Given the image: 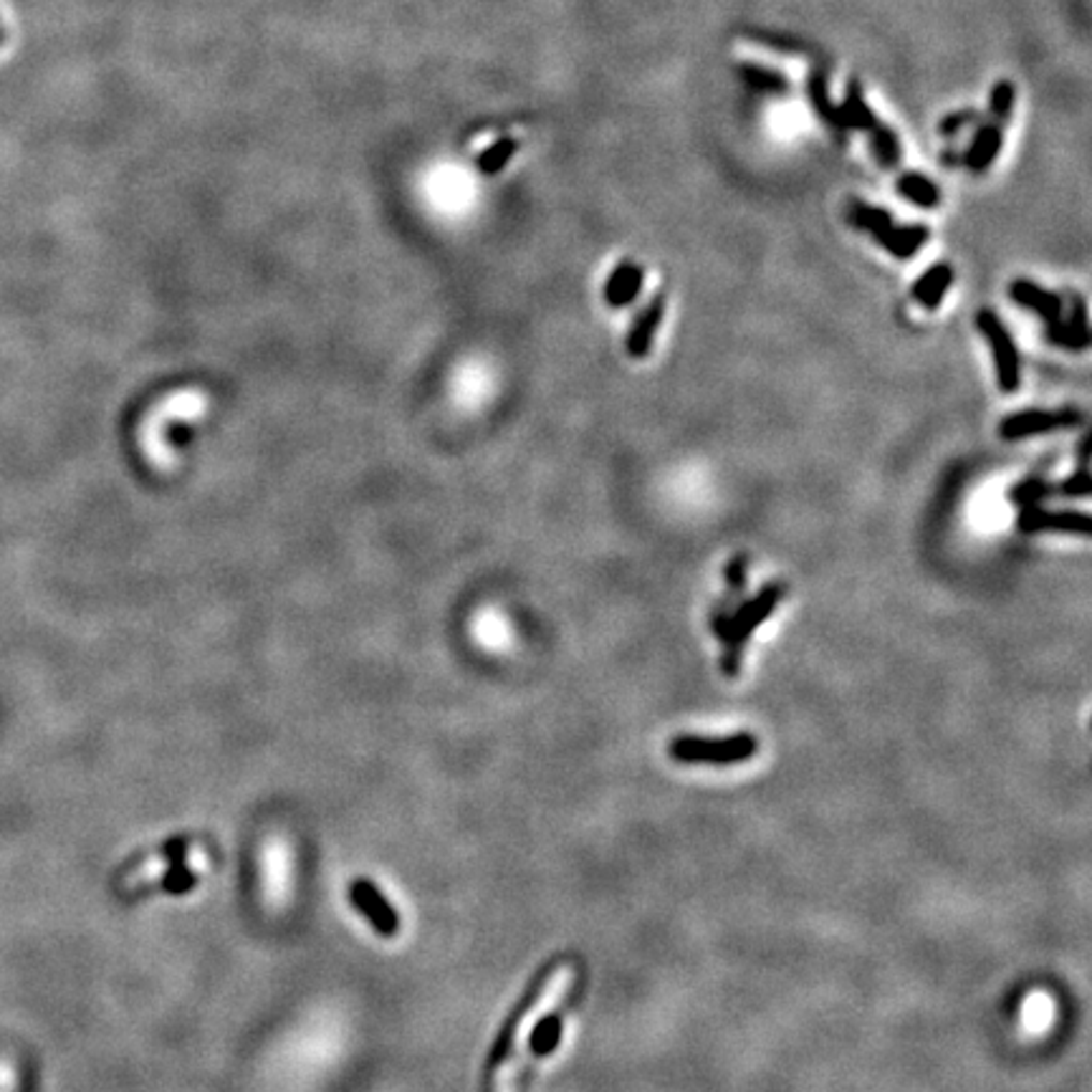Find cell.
<instances>
[{
    "instance_id": "9a60e30c",
    "label": "cell",
    "mask_w": 1092,
    "mask_h": 1092,
    "mask_svg": "<svg viewBox=\"0 0 1092 1092\" xmlns=\"http://www.w3.org/2000/svg\"><path fill=\"white\" fill-rule=\"evenodd\" d=\"M999 150H1002V122H991L982 126L967 154V167L976 175L986 173L994 165Z\"/></svg>"
},
{
    "instance_id": "8fae6325",
    "label": "cell",
    "mask_w": 1092,
    "mask_h": 1092,
    "mask_svg": "<svg viewBox=\"0 0 1092 1092\" xmlns=\"http://www.w3.org/2000/svg\"><path fill=\"white\" fill-rule=\"evenodd\" d=\"M643 281H645L643 266H638L635 260H623V264L610 273L608 284H604V301H608L612 309L630 306L640 296V291H643Z\"/></svg>"
},
{
    "instance_id": "7c38bea8",
    "label": "cell",
    "mask_w": 1092,
    "mask_h": 1092,
    "mask_svg": "<svg viewBox=\"0 0 1092 1092\" xmlns=\"http://www.w3.org/2000/svg\"><path fill=\"white\" fill-rule=\"evenodd\" d=\"M954 279H956L954 266H951L948 260H939V264H933L931 269L923 271V276L915 281L913 299L918 301L923 309H928V312H936V309L941 306L943 296H946L951 284H954Z\"/></svg>"
},
{
    "instance_id": "d4e9b609",
    "label": "cell",
    "mask_w": 1092,
    "mask_h": 1092,
    "mask_svg": "<svg viewBox=\"0 0 1092 1092\" xmlns=\"http://www.w3.org/2000/svg\"><path fill=\"white\" fill-rule=\"evenodd\" d=\"M1090 435H1082L1080 440V448H1077V461H1080V466H1090Z\"/></svg>"
},
{
    "instance_id": "6da1fadb",
    "label": "cell",
    "mask_w": 1092,
    "mask_h": 1092,
    "mask_svg": "<svg viewBox=\"0 0 1092 1092\" xmlns=\"http://www.w3.org/2000/svg\"><path fill=\"white\" fill-rule=\"evenodd\" d=\"M577 984V963L574 961H556L549 967L539 982L532 986V991L519 1004V1009L506 1021L502 1037L493 1047L491 1067H489V1090L491 1092H517L521 1073L528 1065L526 1060V1042L534 1027L539 1024L541 1017L554 1012L565 999L572 994Z\"/></svg>"
},
{
    "instance_id": "5b68a950",
    "label": "cell",
    "mask_w": 1092,
    "mask_h": 1092,
    "mask_svg": "<svg viewBox=\"0 0 1092 1092\" xmlns=\"http://www.w3.org/2000/svg\"><path fill=\"white\" fill-rule=\"evenodd\" d=\"M1084 415L1077 407H1060V410H1019L1006 415V418L999 422V435L1004 440H1024V438H1037V435L1047 433H1060V430H1073L1082 425Z\"/></svg>"
},
{
    "instance_id": "3957f363",
    "label": "cell",
    "mask_w": 1092,
    "mask_h": 1092,
    "mask_svg": "<svg viewBox=\"0 0 1092 1092\" xmlns=\"http://www.w3.org/2000/svg\"><path fill=\"white\" fill-rule=\"evenodd\" d=\"M671 757L678 764L731 766L757 757L759 742L751 734L734 736H678L671 744Z\"/></svg>"
},
{
    "instance_id": "2e32d148",
    "label": "cell",
    "mask_w": 1092,
    "mask_h": 1092,
    "mask_svg": "<svg viewBox=\"0 0 1092 1092\" xmlns=\"http://www.w3.org/2000/svg\"><path fill=\"white\" fill-rule=\"evenodd\" d=\"M898 193L906 197V200L915 203L918 208L933 210L941 206V190L933 180H928L926 175L921 173H906L898 178Z\"/></svg>"
},
{
    "instance_id": "44dd1931",
    "label": "cell",
    "mask_w": 1092,
    "mask_h": 1092,
    "mask_svg": "<svg viewBox=\"0 0 1092 1092\" xmlns=\"http://www.w3.org/2000/svg\"><path fill=\"white\" fill-rule=\"evenodd\" d=\"M1092 491V478H1090V466H1080L1073 476H1067L1065 481L1054 485L1057 496L1067 498H1088Z\"/></svg>"
},
{
    "instance_id": "8992f818",
    "label": "cell",
    "mask_w": 1092,
    "mask_h": 1092,
    "mask_svg": "<svg viewBox=\"0 0 1092 1092\" xmlns=\"http://www.w3.org/2000/svg\"><path fill=\"white\" fill-rule=\"evenodd\" d=\"M1017 526L1021 534H1073V537H1090L1092 521L1084 511H1049L1042 504L1021 506Z\"/></svg>"
},
{
    "instance_id": "277c9868",
    "label": "cell",
    "mask_w": 1092,
    "mask_h": 1092,
    "mask_svg": "<svg viewBox=\"0 0 1092 1092\" xmlns=\"http://www.w3.org/2000/svg\"><path fill=\"white\" fill-rule=\"evenodd\" d=\"M976 327L986 344H989L991 355H994L999 387H1002L1004 394H1014L1021 385V362L1017 342H1014L1006 324L999 319V314L991 312V309H982V312L976 314Z\"/></svg>"
},
{
    "instance_id": "cb8c5ba5",
    "label": "cell",
    "mask_w": 1092,
    "mask_h": 1092,
    "mask_svg": "<svg viewBox=\"0 0 1092 1092\" xmlns=\"http://www.w3.org/2000/svg\"><path fill=\"white\" fill-rule=\"evenodd\" d=\"M744 76L753 84H759V87H769V89H787L784 79H781L779 74L774 72H766V69H757V66H746L744 69Z\"/></svg>"
},
{
    "instance_id": "e0dca14e",
    "label": "cell",
    "mask_w": 1092,
    "mask_h": 1092,
    "mask_svg": "<svg viewBox=\"0 0 1092 1092\" xmlns=\"http://www.w3.org/2000/svg\"><path fill=\"white\" fill-rule=\"evenodd\" d=\"M1049 496H1054V483L1045 481V478L1039 476H1030L1024 478V481H1019L1017 485H1012L1009 493H1006V498L1014 506H1034V504H1045Z\"/></svg>"
},
{
    "instance_id": "d6986e66",
    "label": "cell",
    "mask_w": 1092,
    "mask_h": 1092,
    "mask_svg": "<svg viewBox=\"0 0 1092 1092\" xmlns=\"http://www.w3.org/2000/svg\"><path fill=\"white\" fill-rule=\"evenodd\" d=\"M872 150H876V158L885 170H896L900 162V145L896 132L887 130L883 124L872 126Z\"/></svg>"
},
{
    "instance_id": "30bf717a",
    "label": "cell",
    "mask_w": 1092,
    "mask_h": 1092,
    "mask_svg": "<svg viewBox=\"0 0 1092 1092\" xmlns=\"http://www.w3.org/2000/svg\"><path fill=\"white\" fill-rule=\"evenodd\" d=\"M665 314V299L663 296H653L650 304H647L643 312L638 314L635 324H632L630 334L625 340V349L632 359H645L653 351L655 336H658L660 324H663Z\"/></svg>"
},
{
    "instance_id": "ba28073f",
    "label": "cell",
    "mask_w": 1092,
    "mask_h": 1092,
    "mask_svg": "<svg viewBox=\"0 0 1092 1092\" xmlns=\"http://www.w3.org/2000/svg\"><path fill=\"white\" fill-rule=\"evenodd\" d=\"M1009 299L1024 309V312L1037 314L1045 329L1062 321V316H1065V299L1060 294L1049 291V288L1034 284L1032 279H1014L1009 284Z\"/></svg>"
},
{
    "instance_id": "ac0fdd59",
    "label": "cell",
    "mask_w": 1092,
    "mask_h": 1092,
    "mask_svg": "<svg viewBox=\"0 0 1092 1092\" xmlns=\"http://www.w3.org/2000/svg\"><path fill=\"white\" fill-rule=\"evenodd\" d=\"M175 855L173 852H165V855H154V857H147L143 865H137L135 870L126 872L124 878V887H137V885H147V883H154V880L165 878L167 872H170V865H173Z\"/></svg>"
},
{
    "instance_id": "9c48e42d",
    "label": "cell",
    "mask_w": 1092,
    "mask_h": 1092,
    "mask_svg": "<svg viewBox=\"0 0 1092 1092\" xmlns=\"http://www.w3.org/2000/svg\"><path fill=\"white\" fill-rule=\"evenodd\" d=\"M1073 312L1069 316H1062V321L1052 324V327L1045 329V340L1052 347L1067 349V351H1084L1090 347V319H1088V304L1080 294H1073Z\"/></svg>"
},
{
    "instance_id": "4fadbf2b",
    "label": "cell",
    "mask_w": 1092,
    "mask_h": 1092,
    "mask_svg": "<svg viewBox=\"0 0 1092 1092\" xmlns=\"http://www.w3.org/2000/svg\"><path fill=\"white\" fill-rule=\"evenodd\" d=\"M928 238H931V230L926 225H893L891 230H885L883 236L878 238L880 249H885L893 258L908 260L918 253L923 245H926Z\"/></svg>"
},
{
    "instance_id": "7402d4cb",
    "label": "cell",
    "mask_w": 1092,
    "mask_h": 1092,
    "mask_svg": "<svg viewBox=\"0 0 1092 1092\" xmlns=\"http://www.w3.org/2000/svg\"><path fill=\"white\" fill-rule=\"evenodd\" d=\"M1012 109H1014V84L1009 81L997 84L994 94H991V115H994V122H1004V119L1012 115Z\"/></svg>"
},
{
    "instance_id": "ffe728a7",
    "label": "cell",
    "mask_w": 1092,
    "mask_h": 1092,
    "mask_svg": "<svg viewBox=\"0 0 1092 1092\" xmlns=\"http://www.w3.org/2000/svg\"><path fill=\"white\" fill-rule=\"evenodd\" d=\"M1052 1012H1054L1052 999H1049L1047 994H1032L1024 1004L1027 1030H1032V1032L1045 1030V1027H1049V1021H1052Z\"/></svg>"
},
{
    "instance_id": "603a6c76",
    "label": "cell",
    "mask_w": 1092,
    "mask_h": 1092,
    "mask_svg": "<svg viewBox=\"0 0 1092 1092\" xmlns=\"http://www.w3.org/2000/svg\"><path fill=\"white\" fill-rule=\"evenodd\" d=\"M723 577H725V582H729L731 589L742 592L746 584V556H734V559L725 565Z\"/></svg>"
},
{
    "instance_id": "52a82bcc",
    "label": "cell",
    "mask_w": 1092,
    "mask_h": 1092,
    "mask_svg": "<svg viewBox=\"0 0 1092 1092\" xmlns=\"http://www.w3.org/2000/svg\"><path fill=\"white\" fill-rule=\"evenodd\" d=\"M349 896L357 911L372 923V928H375L379 936H385V939L398 936L400 931L398 913H394L392 903L379 893V887L375 883H370V880H355Z\"/></svg>"
},
{
    "instance_id": "7a4b0ae2",
    "label": "cell",
    "mask_w": 1092,
    "mask_h": 1092,
    "mask_svg": "<svg viewBox=\"0 0 1092 1092\" xmlns=\"http://www.w3.org/2000/svg\"><path fill=\"white\" fill-rule=\"evenodd\" d=\"M787 597V584L784 582H769L764 584L751 600H746L742 608H738L734 615L718 610L714 615V632L716 638L721 640L723 645V673L729 678L738 675V668H742V650L744 645L749 643L757 627L766 623L774 612H777L779 602Z\"/></svg>"
},
{
    "instance_id": "5bb4252c",
    "label": "cell",
    "mask_w": 1092,
    "mask_h": 1092,
    "mask_svg": "<svg viewBox=\"0 0 1092 1092\" xmlns=\"http://www.w3.org/2000/svg\"><path fill=\"white\" fill-rule=\"evenodd\" d=\"M562 1037H565V1017L559 1012H549L547 1017L539 1019L526 1042V1060H547L549 1054L556 1052Z\"/></svg>"
}]
</instances>
